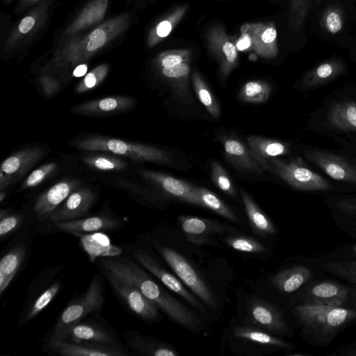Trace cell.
<instances>
[{"label": "cell", "mask_w": 356, "mask_h": 356, "mask_svg": "<svg viewBox=\"0 0 356 356\" xmlns=\"http://www.w3.org/2000/svg\"><path fill=\"white\" fill-rule=\"evenodd\" d=\"M131 24L126 12L90 29L60 40L51 56L50 65L55 69H69L87 62L97 52L122 35Z\"/></svg>", "instance_id": "6da1fadb"}, {"label": "cell", "mask_w": 356, "mask_h": 356, "mask_svg": "<svg viewBox=\"0 0 356 356\" xmlns=\"http://www.w3.org/2000/svg\"><path fill=\"white\" fill-rule=\"evenodd\" d=\"M71 144L81 150L111 153L138 162L168 164L172 161L166 152L156 147L105 136H88L72 140Z\"/></svg>", "instance_id": "7a4b0ae2"}, {"label": "cell", "mask_w": 356, "mask_h": 356, "mask_svg": "<svg viewBox=\"0 0 356 356\" xmlns=\"http://www.w3.org/2000/svg\"><path fill=\"white\" fill-rule=\"evenodd\" d=\"M104 302L103 283L101 277L95 275L86 292L72 301L60 314L48 342L65 340L71 325L81 321L89 314L99 310Z\"/></svg>", "instance_id": "3957f363"}, {"label": "cell", "mask_w": 356, "mask_h": 356, "mask_svg": "<svg viewBox=\"0 0 356 356\" xmlns=\"http://www.w3.org/2000/svg\"><path fill=\"white\" fill-rule=\"evenodd\" d=\"M54 0H43L21 18L9 31L5 42V52L21 50L40 33L50 17Z\"/></svg>", "instance_id": "277c9868"}, {"label": "cell", "mask_w": 356, "mask_h": 356, "mask_svg": "<svg viewBox=\"0 0 356 356\" xmlns=\"http://www.w3.org/2000/svg\"><path fill=\"white\" fill-rule=\"evenodd\" d=\"M266 170L276 175L291 187L301 191L326 190L329 183L321 175L309 169L300 158L284 161L272 159Z\"/></svg>", "instance_id": "5b68a950"}, {"label": "cell", "mask_w": 356, "mask_h": 356, "mask_svg": "<svg viewBox=\"0 0 356 356\" xmlns=\"http://www.w3.org/2000/svg\"><path fill=\"white\" fill-rule=\"evenodd\" d=\"M157 249L182 282L207 305L216 308L215 296L193 266L181 254L170 248L158 245Z\"/></svg>", "instance_id": "8992f818"}, {"label": "cell", "mask_w": 356, "mask_h": 356, "mask_svg": "<svg viewBox=\"0 0 356 356\" xmlns=\"http://www.w3.org/2000/svg\"><path fill=\"white\" fill-rule=\"evenodd\" d=\"M103 271L113 290L136 316L147 321H156L160 317L158 307L135 285Z\"/></svg>", "instance_id": "52a82bcc"}, {"label": "cell", "mask_w": 356, "mask_h": 356, "mask_svg": "<svg viewBox=\"0 0 356 356\" xmlns=\"http://www.w3.org/2000/svg\"><path fill=\"white\" fill-rule=\"evenodd\" d=\"M39 147L24 149L6 158L0 168V189H6L22 178L42 156Z\"/></svg>", "instance_id": "ba28073f"}, {"label": "cell", "mask_w": 356, "mask_h": 356, "mask_svg": "<svg viewBox=\"0 0 356 356\" xmlns=\"http://www.w3.org/2000/svg\"><path fill=\"white\" fill-rule=\"evenodd\" d=\"M305 156L331 178L356 185V166L346 159L319 150L309 151Z\"/></svg>", "instance_id": "9c48e42d"}, {"label": "cell", "mask_w": 356, "mask_h": 356, "mask_svg": "<svg viewBox=\"0 0 356 356\" xmlns=\"http://www.w3.org/2000/svg\"><path fill=\"white\" fill-rule=\"evenodd\" d=\"M147 181L157 186L165 194L180 201L202 207V204L193 189V185L172 176L148 170L141 171Z\"/></svg>", "instance_id": "30bf717a"}, {"label": "cell", "mask_w": 356, "mask_h": 356, "mask_svg": "<svg viewBox=\"0 0 356 356\" xmlns=\"http://www.w3.org/2000/svg\"><path fill=\"white\" fill-rule=\"evenodd\" d=\"M135 259L145 268L156 277L167 288L177 293L194 307L200 309L199 301L183 286L174 275L163 268L156 259L144 250H137L134 253Z\"/></svg>", "instance_id": "8fae6325"}, {"label": "cell", "mask_w": 356, "mask_h": 356, "mask_svg": "<svg viewBox=\"0 0 356 356\" xmlns=\"http://www.w3.org/2000/svg\"><path fill=\"white\" fill-rule=\"evenodd\" d=\"M96 199L95 193L88 188L74 190L63 204L49 217L51 222L77 219L88 212Z\"/></svg>", "instance_id": "7c38bea8"}, {"label": "cell", "mask_w": 356, "mask_h": 356, "mask_svg": "<svg viewBox=\"0 0 356 356\" xmlns=\"http://www.w3.org/2000/svg\"><path fill=\"white\" fill-rule=\"evenodd\" d=\"M110 0H91L63 30L60 40L92 29L102 23Z\"/></svg>", "instance_id": "4fadbf2b"}, {"label": "cell", "mask_w": 356, "mask_h": 356, "mask_svg": "<svg viewBox=\"0 0 356 356\" xmlns=\"http://www.w3.org/2000/svg\"><path fill=\"white\" fill-rule=\"evenodd\" d=\"M79 185V181L74 179L61 181L53 185L36 199L33 207L35 213L40 218L48 219L61 203L78 188Z\"/></svg>", "instance_id": "5bb4252c"}, {"label": "cell", "mask_w": 356, "mask_h": 356, "mask_svg": "<svg viewBox=\"0 0 356 356\" xmlns=\"http://www.w3.org/2000/svg\"><path fill=\"white\" fill-rule=\"evenodd\" d=\"M49 348L63 356H124L127 355L117 346L88 342L73 343L67 341L48 342Z\"/></svg>", "instance_id": "9a60e30c"}, {"label": "cell", "mask_w": 356, "mask_h": 356, "mask_svg": "<svg viewBox=\"0 0 356 356\" xmlns=\"http://www.w3.org/2000/svg\"><path fill=\"white\" fill-rule=\"evenodd\" d=\"M120 222L108 216H96L82 219L52 222V229L76 236L117 229Z\"/></svg>", "instance_id": "2e32d148"}, {"label": "cell", "mask_w": 356, "mask_h": 356, "mask_svg": "<svg viewBox=\"0 0 356 356\" xmlns=\"http://www.w3.org/2000/svg\"><path fill=\"white\" fill-rule=\"evenodd\" d=\"M225 155L231 165L244 172L263 174L265 171L251 154L249 148L234 137L222 140Z\"/></svg>", "instance_id": "e0dca14e"}, {"label": "cell", "mask_w": 356, "mask_h": 356, "mask_svg": "<svg viewBox=\"0 0 356 356\" xmlns=\"http://www.w3.org/2000/svg\"><path fill=\"white\" fill-rule=\"evenodd\" d=\"M134 104V99L129 97L110 96L77 104L71 108V111L83 115H109L126 111Z\"/></svg>", "instance_id": "ac0fdd59"}, {"label": "cell", "mask_w": 356, "mask_h": 356, "mask_svg": "<svg viewBox=\"0 0 356 356\" xmlns=\"http://www.w3.org/2000/svg\"><path fill=\"white\" fill-rule=\"evenodd\" d=\"M65 341L119 346L118 340L108 330L95 323L81 321L69 327Z\"/></svg>", "instance_id": "d6986e66"}, {"label": "cell", "mask_w": 356, "mask_h": 356, "mask_svg": "<svg viewBox=\"0 0 356 356\" xmlns=\"http://www.w3.org/2000/svg\"><path fill=\"white\" fill-rule=\"evenodd\" d=\"M248 148L266 171L268 162L279 156L289 152V145L284 142L269 139L257 135H250L246 138Z\"/></svg>", "instance_id": "ffe728a7"}, {"label": "cell", "mask_w": 356, "mask_h": 356, "mask_svg": "<svg viewBox=\"0 0 356 356\" xmlns=\"http://www.w3.org/2000/svg\"><path fill=\"white\" fill-rule=\"evenodd\" d=\"M209 41L220 61V73L227 76L237 65V49L220 28L214 29L210 33Z\"/></svg>", "instance_id": "44dd1931"}, {"label": "cell", "mask_w": 356, "mask_h": 356, "mask_svg": "<svg viewBox=\"0 0 356 356\" xmlns=\"http://www.w3.org/2000/svg\"><path fill=\"white\" fill-rule=\"evenodd\" d=\"M250 35L254 50L261 56L271 58L277 56V31L271 24H249L247 31Z\"/></svg>", "instance_id": "7402d4cb"}, {"label": "cell", "mask_w": 356, "mask_h": 356, "mask_svg": "<svg viewBox=\"0 0 356 356\" xmlns=\"http://www.w3.org/2000/svg\"><path fill=\"white\" fill-rule=\"evenodd\" d=\"M249 315L255 325L270 331H281L284 323L274 307L259 298H253L250 303Z\"/></svg>", "instance_id": "603a6c76"}, {"label": "cell", "mask_w": 356, "mask_h": 356, "mask_svg": "<svg viewBox=\"0 0 356 356\" xmlns=\"http://www.w3.org/2000/svg\"><path fill=\"white\" fill-rule=\"evenodd\" d=\"M26 255V248L17 244L8 251L0 261V294L8 289Z\"/></svg>", "instance_id": "cb8c5ba5"}, {"label": "cell", "mask_w": 356, "mask_h": 356, "mask_svg": "<svg viewBox=\"0 0 356 356\" xmlns=\"http://www.w3.org/2000/svg\"><path fill=\"white\" fill-rule=\"evenodd\" d=\"M125 338L129 348L140 354L152 356L178 355L177 350L171 346L138 332L127 333Z\"/></svg>", "instance_id": "d4e9b609"}, {"label": "cell", "mask_w": 356, "mask_h": 356, "mask_svg": "<svg viewBox=\"0 0 356 356\" xmlns=\"http://www.w3.org/2000/svg\"><path fill=\"white\" fill-rule=\"evenodd\" d=\"M343 70V63L338 59L323 61L304 76L302 84L307 88L321 86L333 80L340 75Z\"/></svg>", "instance_id": "484cf974"}, {"label": "cell", "mask_w": 356, "mask_h": 356, "mask_svg": "<svg viewBox=\"0 0 356 356\" xmlns=\"http://www.w3.org/2000/svg\"><path fill=\"white\" fill-rule=\"evenodd\" d=\"M241 195L245 210L253 230L264 236L274 234V225L267 216L261 210L250 195L241 189Z\"/></svg>", "instance_id": "4316f807"}, {"label": "cell", "mask_w": 356, "mask_h": 356, "mask_svg": "<svg viewBox=\"0 0 356 356\" xmlns=\"http://www.w3.org/2000/svg\"><path fill=\"white\" fill-rule=\"evenodd\" d=\"M79 236L82 246L91 261L97 257L115 256L121 252V250L112 245L108 237L102 233L94 232Z\"/></svg>", "instance_id": "83f0119b"}, {"label": "cell", "mask_w": 356, "mask_h": 356, "mask_svg": "<svg viewBox=\"0 0 356 356\" xmlns=\"http://www.w3.org/2000/svg\"><path fill=\"white\" fill-rule=\"evenodd\" d=\"M161 76L171 86L178 96L186 98L188 96L189 62H184L177 65L156 70Z\"/></svg>", "instance_id": "f1b7e54d"}, {"label": "cell", "mask_w": 356, "mask_h": 356, "mask_svg": "<svg viewBox=\"0 0 356 356\" xmlns=\"http://www.w3.org/2000/svg\"><path fill=\"white\" fill-rule=\"evenodd\" d=\"M330 122L346 131H356V102L348 101L335 104L329 112Z\"/></svg>", "instance_id": "f546056e"}, {"label": "cell", "mask_w": 356, "mask_h": 356, "mask_svg": "<svg viewBox=\"0 0 356 356\" xmlns=\"http://www.w3.org/2000/svg\"><path fill=\"white\" fill-rule=\"evenodd\" d=\"M179 220L182 230L193 241L204 239L206 235L220 232L223 229L220 225L198 217L181 216Z\"/></svg>", "instance_id": "4dcf8cb0"}, {"label": "cell", "mask_w": 356, "mask_h": 356, "mask_svg": "<svg viewBox=\"0 0 356 356\" xmlns=\"http://www.w3.org/2000/svg\"><path fill=\"white\" fill-rule=\"evenodd\" d=\"M193 189L200 200L202 207L208 208L229 220L238 221L236 216L232 209L213 192L205 188L195 186H193Z\"/></svg>", "instance_id": "1f68e13d"}, {"label": "cell", "mask_w": 356, "mask_h": 356, "mask_svg": "<svg viewBox=\"0 0 356 356\" xmlns=\"http://www.w3.org/2000/svg\"><path fill=\"white\" fill-rule=\"evenodd\" d=\"M186 10V7H181L177 9L174 13L160 21L154 26L147 36V42L148 47H152L166 38L181 19Z\"/></svg>", "instance_id": "d6a6232c"}, {"label": "cell", "mask_w": 356, "mask_h": 356, "mask_svg": "<svg viewBox=\"0 0 356 356\" xmlns=\"http://www.w3.org/2000/svg\"><path fill=\"white\" fill-rule=\"evenodd\" d=\"M193 88L202 104L208 113L214 118L218 119L220 115V106L209 86L202 79L199 73L195 71L192 76Z\"/></svg>", "instance_id": "836d02e7"}, {"label": "cell", "mask_w": 356, "mask_h": 356, "mask_svg": "<svg viewBox=\"0 0 356 356\" xmlns=\"http://www.w3.org/2000/svg\"><path fill=\"white\" fill-rule=\"evenodd\" d=\"M271 92L270 86L264 81H250L245 83L238 93L240 100L252 104L265 102Z\"/></svg>", "instance_id": "e575fe53"}, {"label": "cell", "mask_w": 356, "mask_h": 356, "mask_svg": "<svg viewBox=\"0 0 356 356\" xmlns=\"http://www.w3.org/2000/svg\"><path fill=\"white\" fill-rule=\"evenodd\" d=\"M234 334L238 338L243 339L257 343L266 346H286L282 340L252 326H237L234 330Z\"/></svg>", "instance_id": "d590c367"}, {"label": "cell", "mask_w": 356, "mask_h": 356, "mask_svg": "<svg viewBox=\"0 0 356 356\" xmlns=\"http://www.w3.org/2000/svg\"><path fill=\"white\" fill-rule=\"evenodd\" d=\"M90 168L101 171H120L127 167V163L118 156L106 154H92L83 158Z\"/></svg>", "instance_id": "8d00e7d4"}, {"label": "cell", "mask_w": 356, "mask_h": 356, "mask_svg": "<svg viewBox=\"0 0 356 356\" xmlns=\"http://www.w3.org/2000/svg\"><path fill=\"white\" fill-rule=\"evenodd\" d=\"M61 285L62 283L57 281L41 293L27 309L22 323H29L44 310L58 294Z\"/></svg>", "instance_id": "74e56055"}, {"label": "cell", "mask_w": 356, "mask_h": 356, "mask_svg": "<svg viewBox=\"0 0 356 356\" xmlns=\"http://www.w3.org/2000/svg\"><path fill=\"white\" fill-rule=\"evenodd\" d=\"M305 280V273L299 268L280 272L273 278L274 284L285 293L297 290Z\"/></svg>", "instance_id": "f35d334b"}, {"label": "cell", "mask_w": 356, "mask_h": 356, "mask_svg": "<svg viewBox=\"0 0 356 356\" xmlns=\"http://www.w3.org/2000/svg\"><path fill=\"white\" fill-rule=\"evenodd\" d=\"M319 0H291L289 15L290 28L295 32L303 26L314 2Z\"/></svg>", "instance_id": "ab89813d"}, {"label": "cell", "mask_w": 356, "mask_h": 356, "mask_svg": "<svg viewBox=\"0 0 356 356\" xmlns=\"http://www.w3.org/2000/svg\"><path fill=\"white\" fill-rule=\"evenodd\" d=\"M344 23V11L342 8L336 5L327 8L321 19L322 27L332 35L339 33L343 29Z\"/></svg>", "instance_id": "60d3db41"}, {"label": "cell", "mask_w": 356, "mask_h": 356, "mask_svg": "<svg viewBox=\"0 0 356 356\" xmlns=\"http://www.w3.org/2000/svg\"><path fill=\"white\" fill-rule=\"evenodd\" d=\"M109 66L100 64L86 74L75 88L76 93H83L90 91L100 85L106 77Z\"/></svg>", "instance_id": "b9f144b4"}, {"label": "cell", "mask_w": 356, "mask_h": 356, "mask_svg": "<svg viewBox=\"0 0 356 356\" xmlns=\"http://www.w3.org/2000/svg\"><path fill=\"white\" fill-rule=\"evenodd\" d=\"M188 50H173L162 52L154 60L156 70L170 67L184 62H190Z\"/></svg>", "instance_id": "7bdbcfd3"}, {"label": "cell", "mask_w": 356, "mask_h": 356, "mask_svg": "<svg viewBox=\"0 0 356 356\" xmlns=\"http://www.w3.org/2000/svg\"><path fill=\"white\" fill-rule=\"evenodd\" d=\"M211 177L213 184L229 196L236 195L235 188L229 175L222 166L216 161L211 165Z\"/></svg>", "instance_id": "ee69618b"}, {"label": "cell", "mask_w": 356, "mask_h": 356, "mask_svg": "<svg viewBox=\"0 0 356 356\" xmlns=\"http://www.w3.org/2000/svg\"><path fill=\"white\" fill-rule=\"evenodd\" d=\"M229 246L235 250L248 253H262L266 248L259 242L244 236L229 237L226 240Z\"/></svg>", "instance_id": "f6af8a7d"}, {"label": "cell", "mask_w": 356, "mask_h": 356, "mask_svg": "<svg viewBox=\"0 0 356 356\" xmlns=\"http://www.w3.org/2000/svg\"><path fill=\"white\" fill-rule=\"evenodd\" d=\"M57 163H47L32 171L24 180L23 189L35 187L50 176L56 169Z\"/></svg>", "instance_id": "bcb514c9"}, {"label": "cell", "mask_w": 356, "mask_h": 356, "mask_svg": "<svg viewBox=\"0 0 356 356\" xmlns=\"http://www.w3.org/2000/svg\"><path fill=\"white\" fill-rule=\"evenodd\" d=\"M22 218L19 214H9L6 211L0 212V237L3 239L17 229L21 225Z\"/></svg>", "instance_id": "7dc6e473"}, {"label": "cell", "mask_w": 356, "mask_h": 356, "mask_svg": "<svg viewBox=\"0 0 356 356\" xmlns=\"http://www.w3.org/2000/svg\"><path fill=\"white\" fill-rule=\"evenodd\" d=\"M339 292V288L332 283H321L312 289V293L320 298H332L337 296Z\"/></svg>", "instance_id": "c3c4849f"}, {"label": "cell", "mask_w": 356, "mask_h": 356, "mask_svg": "<svg viewBox=\"0 0 356 356\" xmlns=\"http://www.w3.org/2000/svg\"><path fill=\"white\" fill-rule=\"evenodd\" d=\"M38 81L46 97H51L60 87L58 81L47 74L41 75Z\"/></svg>", "instance_id": "681fc988"}, {"label": "cell", "mask_w": 356, "mask_h": 356, "mask_svg": "<svg viewBox=\"0 0 356 356\" xmlns=\"http://www.w3.org/2000/svg\"><path fill=\"white\" fill-rule=\"evenodd\" d=\"M348 316V311L343 308H332L327 312V323L332 327L342 324Z\"/></svg>", "instance_id": "f907efd6"}, {"label": "cell", "mask_w": 356, "mask_h": 356, "mask_svg": "<svg viewBox=\"0 0 356 356\" xmlns=\"http://www.w3.org/2000/svg\"><path fill=\"white\" fill-rule=\"evenodd\" d=\"M15 1H16V3L13 9V14L20 15L30 10L43 0H3L2 4L7 6Z\"/></svg>", "instance_id": "816d5d0a"}, {"label": "cell", "mask_w": 356, "mask_h": 356, "mask_svg": "<svg viewBox=\"0 0 356 356\" xmlns=\"http://www.w3.org/2000/svg\"><path fill=\"white\" fill-rule=\"evenodd\" d=\"M252 44V40L248 32L243 33L236 44L237 50L244 51L249 48Z\"/></svg>", "instance_id": "f5cc1de1"}, {"label": "cell", "mask_w": 356, "mask_h": 356, "mask_svg": "<svg viewBox=\"0 0 356 356\" xmlns=\"http://www.w3.org/2000/svg\"><path fill=\"white\" fill-rule=\"evenodd\" d=\"M5 197H6V193H4L3 191H1V193H0V201H1V202H3V200L5 198Z\"/></svg>", "instance_id": "db71d44e"}, {"label": "cell", "mask_w": 356, "mask_h": 356, "mask_svg": "<svg viewBox=\"0 0 356 356\" xmlns=\"http://www.w3.org/2000/svg\"><path fill=\"white\" fill-rule=\"evenodd\" d=\"M320 1V0H319Z\"/></svg>", "instance_id": "11a10c76"}]
</instances>
